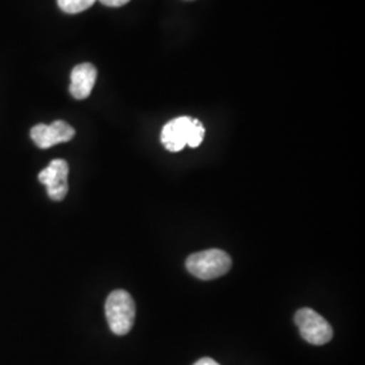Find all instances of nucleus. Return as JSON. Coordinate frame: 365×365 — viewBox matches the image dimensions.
Instances as JSON below:
<instances>
[{
    "label": "nucleus",
    "instance_id": "obj_9",
    "mask_svg": "<svg viewBox=\"0 0 365 365\" xmlns=\"http://www.w3.org/2000/svg\"><path fill=\"white\" fill-rule=\"evenodd\" d=\"M203 138H205V126L202 125L200 120L192 118L191 128H190V131H188L187 145L190 148H197L199 145L203 143Z\"/></svg>",
    "mask_w": 365,
    "mask_h": 365
},
{
    "label": "nucleus",
    "instance_id": "obj_3",
    "mask_svg": "<svg viewBox=\"0 0 365 365\" xmlns=\"http://www.w3.org/2000/svg\"><path fill=\"white\" fill-rule=\"evenodd\" d=\"M294 319L299 327L302 339L312 345H325L333 339V329L330 324L313 309H300L295 314Z\"/></svg>",
    "mask_w": 365,
    "mask_h": 365
},
{
    "label": "nucleus",
    "instance_id": "obj_6",
    "mask_svg": "<svg viewBox=\"0 0 365 365\" xmlns=\"http://www.w3.org/2000/svg\"><path fill=\"white\" fill-rule=\"evenodd\" d=\"M191 117L175 118L170 120L161 131V143L170 152H180L187 145L188 131L191 128Z\"/></svg>",
    "mask_w": 365,
    "mask_h": 365
},
{
    "label": "nucleus",
    "instance_id": "obj_2",
    "mask_svg": "<svg viewBox=\"0 0 365 365\" xmlns=\"http://www.w3.org/2000/svg\"><path fill=\"white\" fill-rule=\"evenodd\" d=\"M185 267L197 279L212 280L230 271L232 259L225 250L209 249L191 255L185 261Z\"/></svg>",
    "mask_w": 365,
    "mask_h": 365
},
{
    "label": "nucleus",
    "instance_id": "obj_11",
    "mask_svg": "<svg viewBox=\"0 0 365 365\" xmlns=\"http://www.w3.org/2000/svg\"><path fill=\"white\" fill-rule=\"evenodd\" d=\"M194 365H220L215 360H212V359H210V357H205V359H200V360H197L195 364Z\"/></svg>",
    "mask_w": 365,
    "mask_h": 365
},
{
    "label": "nucleus",
    "instance_id": "obj_4",
    "mask_svg": "<svg viewBox=\"0 0 365 365\" xmlns=\"http://www.w3.org/2000/svg\"><path fill=\"white\" fill-rule=\"evenodd\" d=\"M68 163L61 158L53 160L45 170L39 172V182L46 185L48 195L52 200L60 202L68 194Z\"/></svg>",
    "mask_w": 365,
    "mask_h": 365
},
{
    "label": "nucleus",
    "instance_id": "obj_8",
    "mask_svg": "<svg viewBox=\"0 0 365 365\" xmlns=\"http://www.w3.org/2000/svg\"><path fill=\"white\" fill-rule=\"evenodd\" d=\"M96 0H57L61 11L66 14H78L88 10Z\"/></svg>",
    "mask_w": 365,
    "mask_h": 365
},
{
    "label": "nucleus",
    "instance_id": "obj_1",
    "mask_svg": "<svg viewBox=\"0 0 365 365\" xmlns=\"http://www.w3.org/2000/svg\"><path fill=\"white\" fill-rule=\"evenodd\" d=\"M106 318L115 336H126L130 331L135 319V304L128 291L117 289L107 297Z\"/></svg>",
    "mask_w": 365,
    "mask_h": 365
},
{
    "label": "nucleus",
    "instance_id": "obj_10",
    "mask_svg": "<svg viewBox=\"0 0 365 365\" xmlns=\"http://www.w3.org/2000/svg\"><path fill=\"white\" fill-rule=\"evenodd\" d=\"M99 1L107 7H122V6L128 4L130 0H99Z\"/></svg>",
    "mask_w": 365,
    "mask_h": 365
},
{
    "label": "nucleus",
    "instance_id": "obj_7",
    "mask_svg": "<svg viewBox=\"0 0 365 365\" xmlns=\"http://www.w3.org/2000/svg\"><path fill=\"white\" fill-rule=\"evenodd\" d=\"M96 78H98V71L91 63H83L75 66L71 73V86H69L71 95L78 101L87 99L91 95L93 86L96 83Z\"/></svg>",
    "mask_w": 365,
    "mask_h": 365
},
{
    "label": "nucleus",
    "instance_id": "obj_5",
    "mask_svg": "<svg viewBox=\"0 0 365 365\" xmlns=\"http://www.w3.org/2000/svg\"><path fill=\"white\" fill-rule=\"evenodd\" d=\"M76 131L64 120H54L52 125H36L30 130V137L41 149H49L54 145L68 143L75 137Z\"/></svg>",
    "mask_w": 365,
    "mask_h": 365
}]
</instances>
